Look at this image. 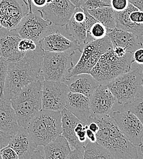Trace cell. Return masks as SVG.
I'll list each match as a JSON object with an SVG mask.
<instances>
[{
	"instance_id": "1",
	"label": "cell",
	"mask_w": 143,
	"mask_h": 159,
	"mask_svg": "<svg viewBox=\"0 0 143 159\" xmlns=\"http://www.w3.org/2000/svg\"><path fill=\"white\" fill-rule=\"evenodd\" d=\"M43 51L39 43L35 50L27 52L15 62H9L3 96L11 100L29 84L38 80L40 76Z\"/></svg>"
},
{
	"instance_id": "2",
	"label": "cell",
	"mask_w": 143,
	"mask_h": 159,
	"mask_svg": "<svg viewBox=\"0 0 143 159\" xmlns=\"http://www.w3.org/2000/svg\"><path fill=\"white\" fill-rule=\"evenodd\" d=\"M96 122L99 130L96 134V142L108 150L115 159H138L136 146L133 145L123 134L114 119L111 115L91 117Z\"/></svg>"
},
{
	"instance_id": "3",
	"label": "cell",
	"mask_w": 143,
	"mask_h": 159,
	"mask_svg": "<svg viewBox=\"0 0 143 159\" xmlns=\"http://www.w3.org/2000/svg\"><path fill=\"white\" fill-rule=\"evenodd\" d=\"M42 81L38 80L24 87L11 99L18 123L27 128L28 124L42 110Z\"/></svg>"
},
{
	"instance_id": "4",
	"label": "cell",
	"mask_w": 143,
	"mask_h": 159,
	"mask_svg": "<svg viewBox=\"0 0 143 159\" xmlns=\"http://www.w3.org/2000/svg\"><path fill=\"white\" fill-rule=\"evenodd\" d=\"M26 129L38 146H45L61 135V111L42 109L31 120Z\"/></svg>"
},
{
	"instance_id": "5",
	"label": "cell",
	"mask_w": 143,
	"mask_h": 159,
	"mask_svg": "<svg viewBox=\"0 0 143 159\" xmlns=\"http://www.w3.org/2000/svg\"><path fill=\"white\" fill-rule=\"evenodd\" d=\"M133 53L127 52L123 57H117L113 47L102 55L89 74L98 83L106 84L116 77L131 70Z\"/></svg>"
},
{
	"instance_id": "6",
	"label": "cell",
	"mask_w": 143,
	"mask_h": 159,
	"mask_svg": "<svg viewBox=\"0 0 143 159\" xmlns=\"http://www.w3.org/2000/svg\"><path fill=\"white\" fill-rule=\"evenodd\" d=\"M142 70L137 68L122 74L106 84L118 103L124 105L143 96Z\"/></svg>"
},
{
	"instance_id": "7",
	"label": "cell",
	"mask_w": 143,
	"mask_h": 159,
	"mask_svg": "<svg viewBox=\"0 0 143 159\" xmlns=\"http://www.w3.org/2000/svg\"><path fill=\"white\" fill-rule=\"evenodd\" d=\"M75 52H43L40 76L44 80L64 82L74 67Z\"/></svg>"
},
{
	"instance_id": "8",
	"label": "cell",
	"mask_w": 143,
	"mask_h": 159,
	"mask_svg": "<svg viewBox=\"0 0 143 159\" xmlns=\"http://www.w3.org/2000/svg\"><path fill=\"white\" fill-rule=\"evenodd\" d=\"M52 23L44 19L37 11L28 13L15 28L21 39H28L39 43L44 37L53 32Z\"/></svg>"
},
{
	"instance_id": "9",
	"label": "cell",
	"mask_w": 143,
	"mask_h": 159,
	"mask_svg": "<svg viewBox=\"0 0 143 159\" xmlns=\"http://www.w3.org/2000/svg\"><path fill=\"white\" fill-rule=\"evenodd\" d=\"M98 21L96 20L86 10L76 7L70 20L65 25L67 34L80 45L88 43L89 31L91 26Z\"/></svg>"
},
{
	"instance_id": "10",
	"label": "cell",
	"mask_w": 143,
	"mask_h": 159,
	"mask_svg": "<svg viewBox=\"0 0 143 159\" xmlns=\"http://www.w3.org/2000/svg\"><path fill=\"white\" fill-rule=\"evenodd\" d=\"M68 93L67 86L64 83L43 80L42 86V109L61 111L65 107Z\"/></svg>"
},
{
	"instance_id": "11",
	"label": "cell",
	"mask_w": 143,
	"mask_h": 159,
	"mask_svg": "<svg viewBox=\"0 0 143 159\" xmlns=\"http://www.w3.org/2000/svg\"><path fill=\"white\" fill-rule=\"evenodd\" d=\"M123 134L135 146H140L143 139V125L130 111H113L110 115Z\"/></svg>"
},
{
	"instance_id": "12",
	"label": "cell",
	"mask_w": 143,
	"mask_h": 159,
	"mask_svg": "<svg viewBox=\"0 0 143 159\" xmlns=\"http://www.w3.org/2000/svg\"><path fill=\"white\" fill-rule=\"evenodd\" d=\"M28 13L26 0H1L0 28L15 29Z\"/></svg>"
},
{
	"instance_id": "13",
	"label": "cell",
	"mask_w": 143,
	"mask_h": 159,
	"mask_svg": "<svg viewBox=\"0 0 143 159\" xmlns=\"http://www.w3.org/2000/svg\"><path fill=\"white\" fill-rule=\"evenodd\" d=\"M76 7L69 0H53L38 10L42 17L58 26H65L70 20Z\"/></svg>"
},
{
	"instance_id": "14",
	"label": "cell",
	"mask_w": 143,
	"mask_h": 159,
	"mask_svg": "<svg viewBox=\"0 0 143 159\" xmlns=\"http://www.w3.org/2000/svg\"><path fill=\"white\" fill-rule=\"evenodd\" d=\"M114 12L116 28L143 37V11L129 3L123 11Z\"/></svg>"
},
{
	"instance_id": "15",
	"label": "cell",
	"mask_w": 143,
	"mask_h": 159,
	"mask_svg": "<svg viewBox=\"0 0 143 159\" xmlns=\"http://www.w3.org/2000/svg\"><path fill=\"white\" fill-rule=\"evenodd\" d=\"M116 99L106 84H99L89 98L91 117L110 115Z\"/></svg>"
},
{
	"instance_id": "16",
	"label": "cell",
	"mask_w": 143,
	"mask_h": 159,
	"mask_svg": "<svg viewBox=\"0 0 143 159\" xmlns=\"http://www.w3.org/2000/svg\"><path fill=\"white\" fill-rule=\"evenodd\" d=\"M20 36L16 29L0 28V55L9 62L20 60L25 55L18 48Z\"/></svg>"
},
{
	"instance_id": "17",
	"label": "cell",
	"mask_w": 143,
	"mask_h": 159,
	"mask_svg": "<svg viewBox=\"0 0 143 159\" xmlns=\"http://www.w3.org/2000/svg\"><path fill=\"white\" fill-rule=\"evenodd\" d=\"M39 43L43 52L69 53L79 50L82 52L81 45L77 41L69 39L58 32L53 31L44 37Z\"/></svg>"
},
{
	"instance_id": "18",
	"label": "cell",
	"mask_w": 143,
	"mask_h": 159,
	"mask_svg": "<svg viewBox=\"0 0 143 159\" xmlns=\"http://www.w3.org/2000/svg\"><path fill=\"white\" fill-rule=\"evenodd\" d=\"M113 47V44L107 36L102 39L95 40L85 43L82 48V55L80 59L70 70L66 79L70 77L80 74L84 64L95 53L101 52L105 53Z\"/></svg>"
},
{
	"instance_id": "19",
	"label": "cell",
	"mask_w": 143,
	"mask_h": 159,
	"mask_svg": "<svg viewBox=\"0 0 143 159\" xmlns=\"http://www.w3.org/2000/svg\"><path fill=\"white\" fill-rule=\"evenodd\" d=\"M84 124L87 125L91 118L89 98L82 94L69 92L65 107Z\"/></svg>"
},
{
	"instance_id": "20",
	"label": "cell",
	"mask_w": 143,
	"mask_h": 159,
	"mask_svg": "<svg viewBox=\"0 0 143 159\" xmlns=\"http://www.w3.org/2000/svg\"><path fill=\"white\" fill-rule=\"evenodd\" d=\"M8 145L16 152L19 159H30L38 147L27 129L21 126Z\"/></svg>"
},
{
	"instance_id": "21",
	"label": "cell",
	"mask_w": 143,
	"mask_h": 159,
	"mask_svg": "<svg viewBox=\"0 0 143 159\" xmlns=\"http://www.w3.org/2000/svg\"><path fill=\"white\" fill-rule=\"evenodd\" d=\"M19 127L11 100L6 98L4 96H0V130L14 136Z\"/></svg>"
},
{
	"instance_id": "22",
	"label": "cell",
	"mask_w": 143,
	"mask_h": 159,
	"mask_svg": "<svg viewBox=\"0 0 143 159\" xmlns=\"http://www.w3.org/2000/svg\"><path fill=\"white\" fill-rule=\"evenodd\" d=\"M106 36L111 40L113 47H123L127 52L133 53L141 46L138 40V36L130 32L117 28L113 29L107 28Z\"/></svg>"
},
{
	"instance_id": "23",
	"label": "cell",
	"mask_w": 143,
	"mask_h": 159,
	"mask_svg": "<svg viewBox=\"0 0 143 159\" xmlns=\"http://www.w3.org/2000/svg\"><path fill=\"white\" fill-rule=\"evenodd\" d=\"M64 83L67 86L69 92L82 94L89 98L99 85L90 74H80L70 77Z\"/></svg>"
},
{
	"instance_id": "24",
	"label": "cell",
	"mask_w": 143,
	"mask_h": 159,
	"mask_svg": "<svg viewBox=\"0 0 143 159\" xmlns=\"http://www.w3.org/2000/svg\"><path fill=\"white\" fill-rule=\"evenodd\" d=\"M61 135L68 142L71 150L85 146L84 143H82L78 141L77 135L75 132L76 125L82 122L66 108L61 111Z\"/></svg>"
},
{
	"instance_id": "25",
	"label": "cell",
	"mask_w": 143,
	"mask_h": 159,
	"mask_svg": "<svg viewBox=\"0 0 143 159\" xmlns=\"http://www.w3.org/2000/svg\"><path fill=\"white\" fill-rule=\"evenodd\" d=\"M45 159H65L71 151L70 146L62 135L43 146Z\"/></svg>"
},
{
	"instance_id": "26",
	"label": "cell",
	"mask_w": 143,
	"mask_h": 159,
	"mask_svg": "<svg viewBox=\"0 0 143 159\" xmlns=\"http://www.w3.org/2000/svg\"><path fill=\"white\" fill-rule=\"evenodd\" d=\"M87 11L106 28L113 29L116 28L115 12L111 6L102 7Z\"/></svg>"
},
{
	"instance_id": "27",
	"label": "cell",
	"mask_w": 143,
	"mask_h": 159,
	"mask_svg": "<svg viewBox=\"0 0 143 159\" xmlns=\"http://www.w3.org/2000/svg\"><path fill=\"white\" fill-rule=\"evenodd\" d=\"M84 159H115L114 156L97 142L89 141L84 148Z\"/></svg>"
},
{
	"instance_id": "28",
	"label": "cell",
	"mask_w": 143,
	"mask_h": 159,
	"mask_svg": "<svg viewBox=\"0 0 143 159\" xmlns=\"http://www.w3.org/2000/svg\"><path fill=\"white\" fill-rule=\"evenodd\" d=\"M125 110L133 113L143 125V96L123 105Z\"/></svg>"
},
{
	"instance_id": "29",
	"label": "cell",
	"mask_w": 143,
	"mask_h": 159,
	"mask_svg": "<svg viewBox=\"0 0 143 159\" xmlns=\"http://www.w3.org/2000/svg\"><path fill=\"white\" fill-rule=\"evenodd\" d=\"M107 28L99 21L95 23L89 31L90 41L101 39L106 36Z\"/></svg>"
},
{
	"instance_id": "30",
	"label": "cell",
	"mask_w": 143,
	"mask_h": 159,
	"mask_svg": "<svg viewBox=\"0 0 143 159\" xmlns=\"http://www.w3.org/2000/svg\"><path fill=\"white\" fill-rule=\"evenodd\" d=\"M8 63L3 58L0 57V96H3L5 82L7 74Z\"/></svg>"
},
{
	"instance_id": "31",
	"label": "cell",
	"mask_w": 143,
	"mask_h": 159,
	"mask_svg": "<svg viewBox=\"0 0 143 159\" xmlns=\"http://www.w3.org/2000/svg\"><path fill=\"white\" fill-rule=\"evenodd\" d=\"M38 43H36L34 41L28 39H21L18 48L19 51L23 53H26L27 52L33 51L35 50L37 48Z\"/></svg>"
},
{
	"instance_id": "32",
	"label": "cell",
	"mask_w": 143,
	"mask_h": 159,
	"mask_svg": "<svg viewBox=\"0 0 143 159\" xmlns=\"http://www.w3.org/2000/svg\"><path fill=\"white\" fill-rule=\"evenodd\" d=\"M110 6L104 3L101 0H86L80 7L83 10H92L99 7Z\"/></svg>"
},
{
	"instance_id": "33",
	"label": "cell",
	"mask_w": 143,
	"mask_h": 159,
	"mask_svg": "<svg viewBox=\"0 0 143 159\" xmlns=\"http://www.w3.org/2000/svg\"><path fill=\"white\" fill-rule=\"evenodd\" d=\"M1 155L2 159H19L16 152L9 145L1 149Z\"/></svg>"
},
{
	"instance_id": "34",
	"label": "cell",
	"mask_w": 143,
	"mask_h": 159,
	"mask_svg": "<svg viewBox=\"0 0 143 159\" xmlns=\"http://www.w3.org/2000/svg\"><path fill=\"white\" fill-rule=\"evenodd\" d=\"M128 0H111L110 6L115 12H122L128 7Z\"/></svg>"
},
{
	"instance_id": "35",
	"label": "cell",
	"mask_w": 143,
	"mask_h": 159,
	"mask_svg": "<svg viewBox=\"0 0 143 159\" xmlns=\"http://www.w3.org/2000/svg\"><path fill=\"white\" fill-rule=\"evenodd\" d=\"M85 146L71 150L65 159H84Z\"/></svg>"
},
{
	"instance_id": "36",
	"label": "cell",
	"mask_w": 143,
	"mask_h": 159,
	"mask_svg": "<svg viewBox=\"0 0 143 159\" xmlns=\"http://www.w3.org/2000/svg\"><path fill=\"white\" fill-rule=\"evenodd\" d=\"M133 61L143 66V48H139L133 53Z\"/></svg>"
},
{
	"instance_id": "37",
	"label": "cell",
	"mask_w": 143,
	"mask_h": 159,
	"mask_svg": "<svg viewBox=\"0 0 143 159\" xmlns=\"http://www.w3.org/2000/svg\"><path fill=\"white\" fill-rule=\"evenodd\" d=\"M13 136L0 130V149L8 145Z\"/></svg>"
},
{
	"instance_id": "38",
	"label": "cell",
	"mask_w": 143,
	"mask_h": 159,
	"mask_svg": "<svg viewBox=\"0 0 143 159\" xmlns=\"http://www.w3.org/2000/svg\"><path fill=\"white\" fill-rule=\"evenodd\" d=\"M88 128V125H85V127L78 132H77L76 134L77 139H78V141L80 142H81L82 143H84L87 139L86 137V129Z\"/></svg>"
},
{
	"instance_id": "39",
	"label": "cell",
	"mask_w": 143,
	"mask_h": 159,
	"mask_svg": "<svg viewBox=\"0 0 143 159\" xmlns=\"http://www.w3.org/2000/svg\"><path fill=\"white\" fill-rule=\"evenodd\" d=\"M113 52H114V54L118 57H123L127 53L125 50L121 47H113Z\"/></svg>"
},
{
	"instance_id": "40",
	"label": "cell",
	"mask_w": 143,
	"mask_h": 159,
	"mask_svg": "<svg viewBox=\"0 0 143 159\" xmlns=\"http://www.w3.org/2000/svg\"><path fill=\"white\" fill-rule=\"evenodd\" d=\"M86 134L87 139H89V141L91 143L96 142V134L93 132H92L91 130H89L88 128L86 130Z\"/></svg>"
},
{
	"instance_id": "41",
	"label": "cell",
	"mask_w": 143,
	"mask_h": 159,
	"mask_svg": "<svg viewBox=\"0 0 143 159\" xmlns=\"http://www.w3.org/2000/svg\"><path fill=\"white\" fill-rule=\"evenodd\" d=\"M129 3L143 11V0H128Z\"/></svg>"
},
{
	"instance_id": "42",
	"label": "cell",
	"mask_w": 143,
	"mask_h": 159,
	"mask_svg": "<svg viewBox=\"0 0 143 159\" xmlns=\"http://www.w3.org/2000/svg\"><path fill=\"white\" fill-rule=\"evenodd\" d=\"M88 129L89 130H91L92 132H94L95 134H96L98 130H99V125L96 122H94V121H91L88 124Z\"/></svg>"
},
{
	"instance_id": "43",
	"label": "cell",
	"mask_w": 143,
	"mask_h": 159,
	"mask_svg": "<svg viewBox=\"0 0 143 159\" xmlns=\"http://www.w3.org/2000/svg\"><path fill=\"white\" fill-rule=\"evenodd\" d=\"M32 4L39 7H43L47 4L46 0H31Z\"/></svg>"
},
{
	"instance_id": "44",
	"label": "cell",
	"mask_w": 143,
	"mask_h": 159,
	"mask_svg": "<svg viewBox=\"0 0 143 159\" xmlns=\"http://www.w3.org/2000/svg\"><path fill=\"white\" fill-rule=\"evenodd\" d=\"M30 159H45V157L40 151H35Z\"/></svg>"
},
{
	"instance_id": "45",
	"label": "cell",
	"mask_w": 143,
	"mask_h": 159,
	"mask_svg": "<svg viewBox=\"0 0 143 159\" xmlns=\"http://www.w3.org/2000/svg\"><path fill=\"white\" fill-rule=\"evenodd\" d=\"M76 7H80L86 0H69Z\"/></svg>"
},
{
	"instance_id": "46",
	"label": "cell",
	"mask_w": 143,
	"mask_h": 159,
	"mask_svg": "<svg viewBox=\"0 0 143 159\" xmlns=\"http://www.w3.org/2000/svg\"><path fill=\"white\" fill-rule=\"evenodd\" d=\"M28 3V6H29V13L33 12V7H32V1L31 0H26Z\"/></svg>"
},
{
	"instance_id": "47",
	"label": "cell",
	"mask_w": 143,
	"mask_h": 159,
	"mask_svg": "<svg viewBox=\"0 0 143 159\" xmlns=\"http://www.w3.org/2000/svg\"><path fill=\"white\" fill-rule=\"evenodd\" d=\"M102 2H103L104 3L108 4V6H110V2H111V0H101Z\"/></svg>"
},
{
	"instance_id": "48",
	"label": "cell",
	"mask_w": 143,
	"mask_h": 159,
	"mask_svg": "<svg viewBox=\"0 0 143 159\" xmlns=\"http://www.w3.org/2000/svg\"><path fill=\"white\" fill-rule=\"evenodd\" d=\"M140 148H141V152H142V154H143V140H142L141 144V146H140Z\"/></svg>"
},
{
	"instance_id": "49",
	"label": "cell",
	"mask_w": 143,
	"mask_h": 159,
	"mask_svg": "<svg viewBox=\"0 0 143 159\" xmlns=\"http://www.w3.org/2000/svg\"><path fill=\"white\" fill-rule=\"evenodd\" d=\"M53 0H46V1H47V4L51 3V2H53Z\"/></svg>"
},
{
	"instance_id": "50",
	"label": "cell",
	"mask_w": 143,
	"mask_h": 159,
	"mask_svg": "<svg viewBox=\"0 0 143 159\" xmlns=\"http://www.w3.org/2000/svg\"><path fill=\"white\" fill-rule=\"evenodd\" d=\"M0 159H2V157H1V149H0Z\"/></svg>"
},
{
	"instance_id": "51",
	"label": "cell",
	"mask_w": 143,
	"mask_h": 159,
	"mask_svg": "<svg viewBox=\"0 0 143 159\" xmlns=\"http://www.w3.org/2000/svg\"><path fill=\"white\" fill-rule=\"evenodd\" d=\"M142 73H143V69H142Z\"/></svg>"
},
{
	"instance_id": "52",
	"label": "cell",
	"mask_w": 143,
	"mask_h": 159,
	"mask_svg": "<svg viewBox=\"0 0 143 159\" xmlns=\"http://www.w3.org/2000/svg\"></svg>"
},
{
	"instance_id": "53",
	"label": "cell",
	"mask_w": 143,
	"mask_h": 159,
	"mask_svg": "<svg viewBox=\"0 0 143 159\" xmlns=\"http://www.w3.org/2000/svg\"><path fill=\"white\" fill-rule=\"evenodd\" d=\"M0 57H1V55H0Z\"/></svg>"
},
{
	"instance_id": "54",
	"label": "cell",
	"mask_w": 143,
	"mask_h": 159,
	"mask_svg": "<svg viewBox=\"0 0 143 159\" xmlns=\"http://www.w3.org/2000/svg\"><path fill=\"white\" fill-rule=\"evenodd\" d=\"M0 1H1V0H0Z\"/></svg>"
}]
</instances>
